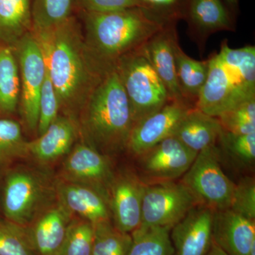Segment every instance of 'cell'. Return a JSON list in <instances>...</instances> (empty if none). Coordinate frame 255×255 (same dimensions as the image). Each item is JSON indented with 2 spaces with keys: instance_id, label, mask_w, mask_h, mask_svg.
I'll return each instance as SVG.
<instances>
[{
  "instance_id": "29",
  "label": "cell",
  "mask_w": 255,
  "mask_h": 255,
  "mask_svg": "<svg viewBox=\"0 0 255 255\" xmlns=\"http://www.w3.org/2000/svg\"><path fill=\"white\" fill-rule=\"evenodd\" d=\"M28 155L27 141L16 121L0 119V166Z\"/></svg>"
},
{
  "instance_id": "35",
  "label": "cell",
  "mask_w": 255,
  "mask_h": 255,
  "mask_svg": "<svg viewBox=\"0 0 255 255\" xmlns=\"http://www.w3.org/2000/svg\"><path fill=\"white\" fill-rule=\"evenodd\" d=\"M80 2L85 12H112L131 8L145 7L141 0H80Z\"/></svg>"
},
{
  "instance_id": "3",
  "label": "cell",
  "mask_w": 255,
  "mask_h": 255,
  "mask_svg": "<svg viewBox=\"0 0 255 255\" xmlns=\"http://www.w3.org/2000/svg\"><path fill=\"white\" fill-rule=\"evenodd\" d=\"M207 79L194 107L219 117L255 98V47L233 48L227 41L208 59Z\"/></svg>"
},
{
  "instance_id": "14",
  "label": "cell",
  "mask_w": 255,
  "mask_h": 255,
  "mask_svg": "<svg viewBox=\"0 0 255 255\" xmlns=\"http://www.w3.org/2000/svg\"><path fill=\"white\" fill-rule=\"evenodd\" d=\"M214 211L198 204L170 230L173 255H206L213 244Z\"/></svg>"
},
{
  "instance_id": "22",
  "label": "cell",
  "mask_w": 255,
  "mask_h": 255,
  "mask_svg": "<svg viewBox=\"0 0 255 255\" xmlns=\"http://www.w3.org/2000/svg\"><path fill=\"white\" fill-rule=\"evenodd\" d=\"M33 0H0V44L14 47L31 31Z\"/></svg>"
},
{
  "instance_id": "24",
  "label": "cell",
  "mask_w": 255,
  "mask_h": 255,
  "mask_svg": "<svg viewBox=\"0 0 255 255\" xmlns=\"http://www.w3.org/2000/svg\"><path fill=\"white\" fill-rule=\"evenodd\" d=\"M174 54L177 82L181 92L189 105L191 101L196 103L207 79L209 61L191 58L183 51L179 41L176 43Z\"/></svg>"
},
{
  "instance_id": "32",
  "label": "cell",
  "mask_w": 255,
  "mask_h": 255,
  "mask_svg": "<svg viewBox=\"0 0 255 255\" xmlns=\"http://www.w3.org/2000/svg\"><path fill=\"white\" fill-rule=\"evenodd\" d=\"M217 118L226 131L236 134L255 132V98L225 112Z\"/></svg>"
},
{
  "instance_id": "36",
  "label": "cell",
  "mask_w": 255,
  "mask_h": 255,
  "mask_svg": "<svg viewBox=\"0 0 255 255\" xmlns=\"http://www.w3.org/2000/svg\"><path fill=\"white\" fill-rule=\"evenodd\" d=\"M147 9L155 11L167 19L173 21L172 11L179 4L181 0H141Z\"/></svg>"
},
{
  "instance_id": "38",
  "label": "cell",
  "mask_w": 255,
  "mask_h": 255,
  "mask_svg": "<svg viewBox=\"0 0 255 255\" xmlns=\"http://www.w3.org/2000/svg\"><path fill=\"white\" fill-rule=\"evenodd\" d=\"M228 4L231 5V6H236L238 4V0H224Z\"/></svg>"
},
{
  "instance_id": "19",
  "label": "cell",
  "mask_w": 255,
  "mask_h": 255,
  "mask_svg": "<svg viewBox=\"0 0 255 255\" xmlns=\"http://www.w3.org/2000/svg\"><path fill=\"white\" fill-rule=\"evenodd\" d=\"M70 212L58 203L28 226L36 255H58L71 221Z\"/></svg>"
},
{
  "instance_id": "34",
  "label": "cell",
  "mask_w": 255,
  "mask_h": 255,
  "mask_svg": "<svg viewBox=\"0 0 255 255\" xmlns=\"http://www.w3.org/2000/svg\"><path fill=\"white\" fill-rule=\"evenodd\" d=\"M230 209L247 219L255 220L254 178L244 177L238 184H235Z\"/></svg>"
},
{
  "instance_id": "16",
  "label": "cell",
  "mask_w": 255,
  "mask_h": 255,
  "mask_svg": "<svg viewBox=\"0 0 255 255\" xmlns=\"http://www.w3.org/2000/svg\"><path fill=\"white\" fill-rule=\"evenodd\" d=\"M213 241L227 255H249L255 246V220L230 209L214 211Z\"/></svg>"
},
{
  "instance_id": "26",
  "label": "cell",
  "mask_w": 255,
  "mask_h": 255,
  "mask_svg": "<svg viewBox=\"0 0 255 255\" xmlns=\"http://www.w3.org/2000/svg\"><path fill=\"white\" fill-rule=\"evenodd\" d=\"M132 243L130 233L122 232L112 221L94 225L91 255H128Z\"/></svg>"
},
{
  "instance_id": "27",
  "label": "cell",
  "mask_w": 255,
  "mask_h": 255,
  "mask_svg": "<svg viewBox=\"0 0 255 255\" xmlns=\"http://www.w3.org/2000/svg\"><path fill=\"white\" fill-rule=\"evenodd\" d=\"M0 255H36L28 226L0 219Z\"/></svg>"
},
{
  "instance_id": "7",
  "label": "cell",
  "mask_w": 255,
  "mask_h": 255,
  "mask_svg": "<svg viewBox=\"0 0 255 255\" xmlns=\"http://www.w3.org/2000/svg\"><path fill=\"white\" fill-rule=\"evenodd\" d=\"M198 204L199 201L182 182L146 184L139 228L171 229Z\"/></svg>"
},
{
  "instance_id": "1",
  "label": "cell",
  "mask_w": 255,
  "mask_h": 255,
  "mask_svg": "<svg viewBox=\"0 0 255 255\" xmlns=\"http://www.w3.org/2000/svg\"><path fill=\"white\" fill-rule=\"evenodd\" d=\"M31 31L41 47L60 109L74 118L106 72L92 60L73 16L51 27Z\"/></svg>"
},
{
  "instance_id": "15",
  "label": "cell",
  "mask_w": 255,
  "mask_h": 255,
  "mask_svg": "<svg viewBox=\"0 0 255 255\" xmlns=\"http://www.w3.org/2000/svg\"><path fill=\"white\" fill-rule=\"evenodd\" d=\"M173 22L167 23L157 32L142 46V49L163 82L170 100L190 107L183 97L177 82L174 48L179 40Z\"/></svg>"
},
{
  "instance_id": "18",
  "label": "cell",
  "mask_w": 255,
  "mask_h": 255,
  "mask_svg": "<svg viewBox=\"0 0 255 255\" xmlns=\"http://www.w3.org/2000/svg\"><path fill=\"white\" fill-rule=\"evenodd\" d=\"M78 133L75 119L59 115L46 131L27 142L28 154L41 163L54 162L70 152Z\"/></svg>"
},
{
  "instance_id": "5",
  "label": "cell",
  "mask_w": 255,
  "mask_h": 255,
  "mask_svg": "<svg viewBox=\"0 0 255 255\" xmlns=\"http://www.w3.org/2000/svg\"><path fill=\"white\" fill-rule=\"evenodd\" d=\"M115 67L128 100L134 125L172 102L142 47L124 55Z\"/></svg>"
},
{
  "instance_id": "20",
  "label": "cell",
  "mask_w": 255,
  "mask_h": 255,
  "mask_svg": "<svg viewBox=\"0 0 255 255\" xmlns=\"http://www.w3.org/2000/svg\"><path fill=\"white\" fill-rule=\"evenodd\" d=\"M223 128L218 118L191 108L174 130L175 137L196 152L216 145Z\"/></svg>"
},
{
  "instance_id": "11",
  "label": "cell",
  "mask_w": 255,
  "mask_h": 255,
  "mask_svg": "<svg viewBox=\"0 0 255 255\" xmlns=\"http://www.w3.org/2000/svg\"><path fill=\"white\" fill-rule=\"evenodd\" d=\"M64 181L93 188L108 197L114 175L110 159L92 145L78 144L64 162Z\"/></svg>"
},
{
  "instance_id": "6",
  "label": "cell",
  "mask_w": 255,
  "mask_h": 255,
  "mask_svg": "<svg viewBox=\"0 0 255 255\" xmlns=\"http://www.w3.org/2000/svg\"><path fill=\"white\" fill-rule=\"evenodd\" d=\"M221 158L216 144L198 152L182 181L199 204L214 211L230 209L235 188L221 168Z\"/></svg>"
},
{
  "instance_id": "21",
  "label": "cell",
  "mask_w": 255,
  "mask_h": 255,
  "mask_svg": "<svg viewBox=\"0 0 255 255\" xmlns=\"http://www.w3.org/2000/svg\"><path fill=\"white\" fill-rule=\"evenodd\" d=\"M187 16L191 31L200 43L216 32L233 30L232 21L221 0H189Z\"/></svg>"
},
{
  "instance_id": "2",
  "label": "cell",
  "mask_w": 255,
  "mask_h": 255,
  "mask_svg": "<svg viewBox=\"0 0 255 255\" xmlns=\"http://www.w3.org/2000/svg\"><path fill=\"white\" fill-rule=\"evenodd\" d=\"M172 21L146 7L85 12L84 39L92 60L107 72Z\"/></svg>"
},
{
  "instance_id": "23",
  "label": "cell",
  "mask_w": 255,
  "mask_h": 255,
  "mask_svg": "<svg viewBox=\"0 0 255 255\" xmlns=\"http://www.w3.org/2000/svg\"><path fill=\"white\" fill-rule=\"evenodd\" d=\"M20 95L19 70L14 48L0 44V117L16 112Z\"/></svg>"
},
{
  "instance_id": "9",
  "label": "cell",
  "mask_w": 255,
  "mask_h": 255,
  "mask_svg": "<svg viewBox=\"0 0 255 255\" xmlns=\"http://www.w3.org/2000/svg\"><path fill=\"white\" fill-rule=\"evenodd\" d=\"M46 193L41 177L28 170L15 171L6 179L3 195L6 219L28 226L34 219Z\"/></svg>"
},
{
  "instance_id": "33",
  "label": "cell",
  "mask_w": 255,
  "mask_h": 255,
  "mask_svg": "<svg viewBox=\"0 0 255 255\" xmlns=\"http://www.w3.org/2000/svg\"><path fill=\"white\" fill-rule=\"evenodd\" d=\"M60 110L59 99L46 68L38 103V122L37 130L39 135L46 131L50 124L59 116L58 113Z\"/></svg>"
},
{
  "instance_id": "13",
  "label": "cell",
  "mask_w": 255,
  "mask_h": 255,
  "mask_svg": "<svg viewBox=\"0 0 255 255\" xmlns=\"http://www.w3.org/2000/svg\"><path fill=\"white\" fill-rule=\"evenodd\" d=\"M191 108L194 107L169 102L133 126L127 149L137 157L164 139L172 136L177 126Z\"/></svg>"
},
{
  "instance_id": "12",
  "label": "cell",
  "mask_w": 255,
  "mask_h": 255,
  "mask_svg": "<svg viewBox=\"0 0 255 255\" xmlns=\"http://www.w3.org/2000/svg\"><path fill=\"white\" fill-rule=\"evenodd\" d=\"M145 187V183L131 172L114 175L109 203L112 223L119 231L131 234L140 227Z\"/></svg>"
},
{
  "instance_id": "30",
  "label": "cell",
  "mask_w": 255,
  "mask_h": 255,
  "mask_svg": "<svg viewBox=\"0 0 255 255\" xmlns=\"http://www.w3.org/2000/svg\"><path fill=\"white\" fill-rule=\"evenodd\" d=\"M218 142L221 152H225L235 163L244 167L254 165L255 132L236 134L223 130Z\"/></svg>"
},
{
  "instance_id": "4",
  "label": "cell",
  "mask_w": 255,
  "mask_h": 255,
  "mask_svg": "<svg viewBox=\"0 0 255 255\" xmlns=\"http://www.w3.org/2000/svg\"><path fill=\"white\" fill-rule=\"evenodd\" d=\"M81 112L82 129L94 145L110 153L127 148L133 121L115 66L106 72Z\"/></svg>"
},
{
  "instance_id": "31",
  "label": "cell",
  "mask_w": 255,
  "mask_h": 255,
  "mask_svg": "<svg viewBox=\"0 0 255 255\" xmlns=\"http://www.w3.org/2000/svg\"><path fill=\"white\" fill-rule=\"evenodd\" d=\"M93 241V225L81 218L72 219L58 255H91Z\"/></svg>"
},
{
  "instance_id": "25",
  "label": "cell",
  "mask_w": 255,
  "mask_h": 255,
  "mask_svg": "<svg viewBox=\"0 0 255 255\" xmlns=\"http://www.w3.org/2000/svg\"><path fill=\"white\" fill-rule=\"evenodd\" d=\"M168 228H137L131 233L132 243L128 255H173Z\"/></svg>"
},
{
  "instance_id": "28",
  "label": "cell",
  "mask_w": 255,
  "mask_h": 255,
  "mask_svg": "<svg viewBox=\"0 0 255 255\" xmlns=\"http://www.w3.org/2000/svg\"><path fill=\"white\" fill-rule=\"evenodd\" d=\"M75 0H33L32 29H42L63 23L72 16Z\"/></svg>"
},
{
  "instance_id": "17",
  "label": "cell",
  "mask_w": 255,
  "mask_h": 255,
  "mask_svg": "<svg viewBox=\"0 0 255 255\" xmlns=\"http://www.w3.org/2000/svg\"><path fill=\"white\" fill-rule=\"evenodd\" d=\"M57 194L58 203L70 214L93 226L112 221L108 197L93 188L63 180L58 184Z\"/></svg>"
},
{
  "instance_id": "8",
  "label": "cell",
  "mask_w": 255,
  "mask_h": 255,
  "mask_svg": "<svg viewBox=\"0 0 255 255\" xmlns=\"http://www.w3.org/2000/svg\"><path fill=\"white\" fill-rule=\"evenodd\" d=\"M19 70L21 95L19 106L24 123L37 130L40 93L46 72L43 53L32 31L23 36L14 47Z\"/></svg>"
},
{
  "instance_id": "10",
  "label": "cell",
  "mask_w": 255,
  "mask_h": 255,
  "mask_svg": "<svg viewBox=\"0 0 255 255\" xmlns=\"http://www.w3.org/2000/svg\"><path fill=\"white\" fill-rule=\"evenodd\" d=\"M197 154L175 137L170 136L137 157L143 176L155 184L173 182L184 175Z\"/></svg>"
},
{
  "instance_id": "37",
  "label": "cell",
  "mask_w": 255,
  "mask_h": 255,
  "mask_svg": "<svg viewBox=\"0 0 255 255\" xmlns=\"http://www.w3.org/2000/svg\"><path fill=\"white\" fill-rule=\"evenodd\" d=\"M206 255H227L219 248L216 246L213 241L212 246L210 248L209 251L208 252Z\"/></svg>"
}]
</instances>
